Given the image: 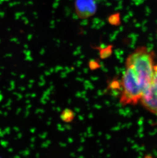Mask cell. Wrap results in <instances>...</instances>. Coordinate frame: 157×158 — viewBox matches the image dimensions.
Returning a JSON list of instances; mask_svg holds the SVG:
<instances>
[{"label": "cell", "instance_id": "obj_5", "mask_svg": "<svg viewBox=\"0 0 157 158\" xmlns=\"http://www.w3.org/2000/svg\"><path fill=\"white\" fill-rule=\"evenodd\" d=\"M109 24L113 26H118L121 24V15L120 13L116 12L111 14L107 19Z\"/></svg>", "mask_w": 157, "mask_h": 158}, {"label": "cell", "instance_id": "obj_3", "mask_svg": "<svg viewBox=\"0 0 157 158\" xmlns=\"http://www.w3.org/2000/svg\"><path fill=\"white\" fill-rule=\"evenodd\" d=\"M60 117L64 123H70L74 120L75 114L72 110L67 108L62 110Z\"/></svg>", "mask_w": 157, "mask_h": 158}, {"label": "cell", "instance_id": "obj_6", "mask_svg": "<svg viewBox=\"0 0 157 158\" xmlns=\"http://www.w3.org/2000/svg\"><path fill=\"white\" fill-rule=\"evenodd\" d=\"M99 63L95 60H91V61H89V67L91 70H94L99 67Z\"/></svg>", "mask_w": 157, "mask_h": 158}, {"label": "cell", "instance_id": "obj_1", "mask_svg": "<svg viewBox=\"0 0 157 158\" xmlns=\"http://www.w3.org/2000/svg\"><path fill=\"white\" fill-rule=\"evenodd\" d=\"M140 102L145 109L157 116V64L155 66L151 84L145 90Z\"/></svg>", "mask_w": 157, "mask_h": 158}, {"label": "cell", "instance_id": "obj_4", "mask_svg": "<svg viewBox=\"0 0 157 158\" xmlns=\"http://www.w3.org/2000/svg\"><path fill=\"white\" fill-rule=\"evenodd\" d=\"M96 49L99 50V57L101 59L105 60L111 56L113 53V46L109 45L104 47H96Z\"/></svg>", "mask_w": 157, "mask_h": 158}, {"label": "cell", "instance_id": "obj_2", "mask_svg": "<svg viewBox=\"0 0 157 158\" xmlns=\"http://www.w3.org/2000/svg\"><path fill=\"white\" fill-rule=\"evenodd\" d=\"M74 11L80 19L94 17L98 10L96 0H74Z\"/></svg>", "mask_w": 157, "mask_h": 158}]
</instances>
